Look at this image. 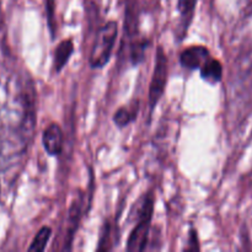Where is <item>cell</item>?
<instances>
[{
	"label": "cell",
	"mask_w": 252,
	"mask_h": 252,
	"mask_svg": "<svg viewBox=\"0 0 252 252\" xmlns=\"http://www.w3.org/2000/svg\"><path fill=\"white\" fill-rule=\"evenodd\" d=\"M209 58H211V53L206 47L192 46L182 52L180 56V62L185 68L201 69Z\"/></svg>",
	"instance_id": "5"
},
{
	"label": "cell",
	"mask_w": 252,
	"mask_h": 252,
	"mask_svg": "<svg viewBox=\"0 0 252 252\" xmlns=\"http://www.w3.org/2000/svg\"><path fill=\"white\" fill-rule=\"evenodd\" d=\"M189 246L187 248V250H199L198 246V240H197V233L194 230L191 231L189 234Z\"/></svg>",
	"instance_id": "13"
},
{
	"label": "cell",
	"mask_w": 252,
	"mask_h": 252,
	"mask_svg": "<svg viewBox=\"0 0 252 252\" xmlns=\"http://www.w3.org/2000/svg\"><path fill=\"white\" fill-rule=\"evenodd\" d=\"M199 70H201L202 79L211 84L219 83L223 78V65L218 59L209 58Z\"/></svg>",
	"instance_id": "6"
},
{
	"label": "cell",
	"mask_w": 252,
	"mask_h": 252,
	"mask_svg": "<svg viewBox=\"0 0 252 252\" xmlns=\"http://www.w3.org/2000/svg\"><path fill=\"white\" fill-rule=\"evenodd\" d=\"M167 81V57L161 47L158 48L155 66L149 86V106L154 110L155 106L162 97Z\"/></svg>",
	"instance_id": "3"
},
{
	"label": "cell",
	"mask_w": 252,
	"mask_h": 252,
	"mask_svg": "<svg viewBox=\"0 0 252 252\" xmlns=\"http://www.w3.org/2000/svg\"><path fill=\"white\" fill-rule=\"evenodd\" d=\"M81 214V201L80 198L78 201L73 202V204L69 208V229L66 231V240H65V246H64V250L66 249H70L71 240H73V236L75 234L76 228L79 225V219H80Z\"/></svg>",
	"instance_id": "8"
},
{
	"label": "cell",
	"mask_w": 252,
	"mask_h": 252,
	"mask_svg": "<svg viewBox=\"0 0 252 252\" xmlns=\"http://www.w3.org/2000/svg\"><path fill=\"white\" fill-rule=\"evenodd\" d=\"M63 130L57 123H52L42 134V143H43L44 150L51 157H57L63 150Z\"/></svg>",
	"instance_id": "4"
},
{
	"label": "cell",
	"mask_w": 252,
	"mask_h": 252,
	"mask_svg": "<svg viewBox=\"0 0 252 252\" xmlns=\"http://www.w3.org/2000/svg\"><path fill=\"white\" fill-rule=\"evenodd\" d=\"M52 235V229L49 226H43L38 230V233L36 234L34 239L32 240V244L30 245L29 251H34L39 252L43 251L46 249L47 244H48L49 238Z\"/></svg>",
	"instance_id": "9"
},
{
	"label": "cell",
	"mask_w": 252,
	"mask_h": 252,
	"mask_svg": "<svg viewBox=\"0 0 252 252\" xmlns=\"http://www.w3.org/2000/svg\"><path fill=\"white\" fill-rule=\"evenodd\" d=\"M74 51V43L71 39H64L54 52V68L57 71H61L65 66L68 61L70 59V56Z\"/></svg>",
	"instance_id": "7"
},
{
	"label": "cell",
	"mask_w": 252,
	"mask_h": 252,
	"mask_svg": "<svg viewBox=\"0 0 252 252\" xmlns=\"http://www.w3.org/2000/svg\"><path fill=\"white\" fill-rule=\"evenodd\" d=\"M194 6H196V0H179L177 1V9H179L182 17H189L191 19Z\"/></svg>",
	"instance_id": "11"
},
{
	"label": "cell",
	"mask_w": 252,
	"mask_h": 252,
	"mask_svg": "<svg viewBox=\"0 0 252 252\" xmlns=\"http://www.w3.org/2000/svg\"><path fill=\"white\" fill-rule=\"evenodd\" d=\"M117 34L118 24L116 21H108L105 26L98 30L89 58L91 68H102L108 63L115 48Z\"/></svg>",
	"instance_id": "1"
},
{
	"label": "cell",
	"mask_w": 252,
	"mask_h": 252,
	"mask_svg": "<svg viewBox=\"0 0 252 252\" xmlns=\"http://www.w3.org/2000/svg\"><path fill=\"white\" fill-rule=\"evenodd\" d=\"M147 47V42L145 41H137L130 48V57H132V62L134 64H138L143 59V54H144V49Z\"/></svg>",
	"instance_id": "12"
},
{
	"label": "cell",
	"mask_w": 252,
	"mask_h": 252,
	"mask_svg": "<svg viewBox=\"0 0 252 252\" xmlns=\"http://www.w3.org/2000/svg\"><path fill=\"white\" fill-rule=\"evenodd\" d=\"M153 211H154V197L149 194L145 198L144 203H143L138 224L133 229L129 235V239H128V251H144L147 249Z\"/></svg>",
	"instance_id": "2"
},
{
	"label": "cell",
	"mask_w": 252,
	"mask_h": 252,
	"mask_svg": "<svg viewBox=\"0 0 252 252\" xmlns=\"http://www.w3.org/2000/svg\"><path fill=\"white\" fill-rule=\"evenodd\" d=\"M134 118V113L130 112V111L127 110L126 107H121L120 110L116 111L115 116H113V122H115L116 126H118L120 128H123L126 127V126L129 125L130 122H133Z\"/></svg>",
	"instance_id": "10"
}]
</instances>
